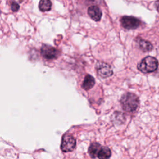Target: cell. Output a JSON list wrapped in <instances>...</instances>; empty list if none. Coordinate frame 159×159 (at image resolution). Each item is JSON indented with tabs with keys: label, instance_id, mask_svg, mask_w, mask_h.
Listing matches in <instances>:
<instances>
[{
	"label": "cell",
	"instance_id": "11",
	"mask_svg": "<svg viewBox=\"0 0 159 159\" xmlns=\"http://www.w3.org/2000/svg\"><path fill=\"white\" fill-rule=\"evenodd\" d=\"M139 45L140 49L143 52H148L153 49V45L148 41L140 39L139 41Z\"/></svg>",
	"mask_w": 159,
	"mask_h": 159
},
{
	"label": "cell",
	"instance_id": "15",
	"mask_svg": "<svg viewBox=\"0 0 159 159\" xmlns=\"http://www.w3.org/2000/svg\"><path fill=\"white\" fill-rule=\"evenodd\" d=\"M0 13H1V11H0Z\"/></svg>",
	"mask_w": 159,
	"mask_h": 159
},
{
	"label": "cell",
	"instance_id": "7",
	"mask_svg": "<svg viewBox=\"0 0 159 159\" xmlns=\"http://www.w3.org/2000/svg\"><path fill=\"white\" fill-rule=\"evenodd\" d=\"M88 14L89 17L95 21H99L102 17L100 9L96 6H91L88 9Z\"/></svg>",
	"mask_w": 159,
	"mask_h": 159
},
{
	"label": "cell",
	"instance_id": "8",
	"mask_svg": "<svg viewBox=\"0 0 159 159\" xmlns=\"http://www.w3.org/2000/svg\"><path fill=\"white\" fill-rule=\"evenodd\" d=\"M102 146L98 142L91 143L88 148V153L91 158H96L98 156V153Z\"/></svg>",
	"mask_w": 159,
	"mask_h": 159
},
{
	"label": "cell",
	"instance_id": "13",
	"mask_svg": "<svg viewBox=\"0 0 159 159\" xmlns=\"http://www.w3.org/2000/svg\"><path fill=\"white\" fill-rule=\"evenodd\" d=\"M11 9L14 12H16L19 10V5L16 2H12L11 4Z\"/></svg>",
	"mask_w": 159,
	"mask_h": 159
},
{
	"label": "cell",
	"instance_id": "1",
	"mask_svg": "<svg viewBox=\"0 0 159 159\" xmlns=\"http://www.w3.org/2000/svg\"><path fill=\"white\" fill-rule=\"evenodd\" d=\"M120 102L122 109L128 112L135 111L139 104V98L132 93H127L123 94L120 98Z\"/></svg>",
	"mask_w": 159,
	"mask_h": 159
},
{
	"label": "cell",
	"instance_id": "10",
	"mask_svg": "<svg viewBox=\"0 0 159 159\" xmlns=\"http://www.w3.org/2000/svg\"><path fill=\"white\" fill-rule=\"evenodd\" d=\"M111 156V150L107 147H101L97 157L99 159H109Z\"/></svg>",
	"mask_w": 159,
	"mask_h": 159
},
{
	"label": "cell",
	"instance_id": "4",
	"mask_svg": "<svg viewBox=\"0 0 159 159\" xmlns=\"http://www.w3.org/2000/svg\"><path fill=\"white\" fill-rule=\"evenodd\" d=\"M122 26L126 29H135L140 25V21L133 16H123L120 19Z\"/></svg>",
	"mask_w": 159,
	"mask_h": 159
},
{
	"label": "cell",
	"instance_id": "6",
	"mask_svg": "<svg viewBox=\"0 0 159 159\" xmlns=\"http://www.w3.org/2000/svg\"><path fill=\"white\" fill-rule=\"evenodd\" d=\"M41 54L45 59L51 60L57 58L59 52L56 48L52 46L43 45L41 48Z\"/></svg>",
	"mask_w": 159,
	"mask_h": 159
},
{
	"label": "cell",
	"instance_id": "14",
	"mask_svg": "<svg viewBox=\"0 0 159 159\" xmlns=\"http://www.w3.org/2000/svg\"><path fill=\"white\" fill-rule=\"evenodd\" d=\"M155 7H156V9H157V11H158V12H159V1H158L155 2Z\"/></svg>",
	"mask_w": 159,
	"mask_h": 159
},
{
	"label": "cell",
	"instance_id": "5",
	"mask_svg": "<svg viewBox=\"0 0 159 159\" xmlns=\"http://www.w3.org/2000/svg\"><path fill=\"white\" fill-rule=\"evenodd\" d=\"M96 69L98 75L103 78H108L113 74L111 66L104 62H98L96 63Z\"/></svg>",
	"mask_w": 159,
	"mask_h": 159
},
{
	"label": "cell",
	"instance_id": "12",
	"mask_svg": "<svg viewBox=\"0 0 159 159\" xmlns=\"http://www.w3.org/2000/svg\"><path fill=\"white\" fill-rule=\"evenodd\" d=\"M39 7L42 12L50 11L52 7V2L48 0H42L39 2Z\"/></svg>",
	"mask_w": 159,
	"mask_h": 159
},
{
	"label": "cell",
	"instance_id": "9",
	"mask_svg": "<svg viewBox=\"0 0 159 159\" xmlns=\"http://www.w3.org/2000/svg\"><path fill=\"white\" fill-rule=\"evenodd\" d=\"M94 84H95V80L93 76H91L90 75H86L82 83L81 86L84 90L88 91L91 88H92L94 86Z\"/></svg>",
	"mask_w": 159,
	"mask_h": 159
},
{
	"label": "cell",
	"instance_id": "3",
	"mask_svg": "<svg viewBox=\"0 0 159 159\" xmlns=\"http://www.w3.org/2000/svg\"><path fill=\"white\" fill-rule=\"evenodd\" d=\"M76 146V140L70 134H66L63 135L61 143V150L63 152H69L73 151Z\"/></svg>",
	"mask_w": 159,
	"mask_h": 159
},
{
	"label": "cell",
	"instance_id": "2",
	"mask_svg": "<svg viewBox=\"0 0 159 159\" xmlns=\"http://www.w3.org/2000/svg\"><path fill=\"white\" fill-rule=\"evenodd\" d=\"M157 60L155 57L151 56H148L143 58L137 66L138 70L143 73L153 72L157 69Z\"/></svg>",
	"mask_w": 159,
	"mask_h": 159
}]
</instances>
